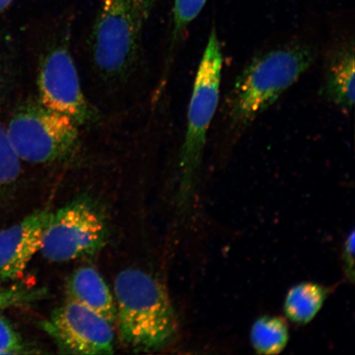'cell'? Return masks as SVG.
Masks as SVG:
<instances>
[{"label":"cell","instance_id":"obj_16","mask_svg":"<svg viewBox=\"0 0 355 355\" xmlns=\"http://www.w3.org/2000/svg\"><path fill=\"white\" fill-rule=\"evenodd\" d=\"M48 295L46 288L13 286L0 288V310L35 303Z\"/></svg>","mask_w":355,"mask_h":355},{"label":"cell","instance_id":"obj_11","mask_svg":"<svg viewBox=\"0 0 355 355\" xmlns=\"http://www.w3.org/2000/svg\"><path fill=\"white\" fill-rule=\"evenodd\" d=\"M69 300L99 314L111 324L116 322L114 296L101 273L91 266L74 270L67 282Z\"/></svg>","mask_w":355,"mask_h":355},{"label":"cell","instance_id":"obj_12","mask_svg":"<svg viewBox=\"0 0 355 355\" xmlns=\"http://www.w3.org/2000/svg\"><path fill=\"white\" fill-rule=\"evenodd\" d=\"M327 296V288L320 284H297L287 293L284 301V313L291 322L306 325L320 312Z\"/></svg>","mask_w":355,"mask_h":355},{"label":"cell","instance_id":"obj_2","mask_svg":"<svg viewBox=\"0 0 355 355\" xmlns=\"http://www.w3.org/2000/svg\"><path fill=\"white\" fill-rule=\"evenodd\" d=\"M114 296L119 335L132 352H157L174 340V308L165 287L152 275L137 268L122 270L114 279Z\"/></svg>","mask_w":355,"mask_h":355},{"label":"cell","instance_id":"obj_8","mask_svg":"<svg viewBox=\"0 0 355 355\" xmlns=\"http://www.w3.org/2000/svg\"><path fill=\"white\" fill-rule=\"evenodd\" d=\"M61 352L75 354L114 352L112 324L93 311L69 300L41 324Z\"/></svg>","mask_w":355,"mask_h":355},{"label":"cell","instance_id":"obj_10","mask_svg":"<svg viewBox=\"0 0 355 355\" xmlns=\"http://www.w3.org/2000/svg\"><path fill=\"white\" fill-rule=\"evenodd\" d=\"M354 42L345 40L333 46L326 58L322 98L344 111L354 104Z\"/></svg>","mask_w":355,"mask_h":355},{"label":"cell","instance_id":"obj_1","mask_svg":"<svg viewBox=\"0 0 355 355\" xmlns=\"http://www.w3.org/2000/svg\"><path fill=\"white\" fill-rule=\"evenodd\" d=\"M316 48L292 42L257 55L239 75L226 101L234 132H243L279 100L317 59Z\"/></svg>","mask_w":355,"mask_h":355},{"label":"cell","instance_id":"obj_13","mask_svg":"<svg viewBox=\"0 0 355 355\" xmlns=\"http://www.w3.org/2000/svg\"><path fill=\"white\" fill-rule=\"evenodd\" d=\"M208 0H175L173 8V20L171 37L166 57L165 64L159 87L166 85L168 73L171 69L178 51L184 42L189 26L205 7Z\"/></svg>","mask_w":355,"mask_h":355},{"label":"cell","instance_id":"obj_3","mask_svg":"<svg viewBox=\"0 0 355 355\" xmlns=\"http://www.w3.org/2000/svg\"><path fill=\"white\" fill-rule=\"evenodd\" d=\"M155 0H101L89 37L92 69L107 86H122L139 66Z\"/></svg>","mask_w":355,"mask_h":355},{"label":"cell","instance_id":"obj_17","mask_svg":"<svg viewBox=\"0 0 355 355\" xmlns=\"http://www.w3.org/2000/svg\"><path fill=\"white\" fill-rule=\"evenodd\" d=\"M19 333L7 318L0 316V354L28 353Z\"/></svg>","mask_w":355,"mask_h":355},{"label":"cell","instance_id":"obj_15","mask_svg":"<svg viewBox=\"0 0 355 355\" xmlns=\"http://www.w3.org/2000/svg\"><path fill=\"white\" fill-rule=\"evenodd\" d=\"M21 159L0 125V196L16 183L21 175Z\"/></svg>","mask_w":355,"mask_h":355},{"label":"cell","instance_id":"obj_14","mask_svg":"<svg viewBox=\"0 0 355 355\" xmlns=\"http://www.w3.org/2000/svg\"><path fill=\"white\" fill-rule=\"evenodd\" d=\"M290 340V330L285 319L278 316L260 317L252 324L250 343L259 354L282 353Z\"/></svg>","mask_w":355,"mask_h":355},{"label":"cell","instance_id":"obj_5","mask_svg":"<svg viewBox=\"0 0 355 355\" xmlns=\"http://www.w3.org/2000/svg\"><path fill=\"white\" fill-rule=\"evenodd\" d=\"M223 55L213 28L198 66L188 110L187 128L179 157L180 190L184 197L196 183L207 132L218 105Z\"/></svg>","mask_w":355,"mask_h":355},{"label":"cell","instance_id":"obj_18","mask_svg":"<svg viewBox=\"0 0 355 355\" xmlns=\"http://www.w3.org/2000/svg\"><path fill=\"white\" fill-rule=\"evenodd\" d=\"M343 261L345 270L349 277L354 278V232L350 234L346 239L343 252Z\"/></svg>","mask_w":355,"mask_h":355},{"label":"cell","instance_id":"obj_9","mask_svg":"<svg viewBox=\"0 0 355 355\" xmlns=\"http://www.w3.org/2000/svg\"><path fill=\"white\" fill-rule=\"evenodd\" d=\"M51 211L37 210L19 223L0 230V279L13 281L25 272L40 251Z\"/></svg>","mask_w":355,"mask_h":355},{"label":"cell","instance_id":"obj_19","mask_svg":"<svg viewBox=\"0 0 355 355\" xmlns=\"http://www.w3.org/2000/svg\"><path fill=\"white\" fill-rule=\"evenodd\" d=\"M12 2V0H0V12L6 10Z\"/></svg>","mask_w":355,"mask_h":355},{"label":"cell","instance_id":"obj_7","mask_svg":"<svg viewBox=\"0 0 355 355\" xmlns=\"http://www.w3.org/2000/svg\"><path fill=\"white\" fill-rule=\"evenodd\" d=\"M107 239L103 215L92 200L80 198L51 211L40 252L53 263H67L98 254Z\"/></svg>","mask_w":355,"mask_h":355},{"label":"cell","instance_id":"obj_6","mask_svg":"<svg viewBox=\"0 0 355 355\" xmlns=\"http://www.w3.org/2000/svg\"><path fill=\"white\" fill-rule=\"evenodd\" d=\"M37 85L38 101L46 107L68 115L79 126L98 121V113L84 94L68 31L46 37L39 56Z\"/></svg>","mask_w":355,"mask_h":355},{"label":"cell","instance_id":"obj_4","mask_svg":"<svg viewBox=\"0 0 355 355\" xmlns=\"http://www.w3.org/2000/svg\"><path fill=\"white\" fill-rule=\"evenodd\" d=\"M79 125L68 115L31 101L16 111L6 130L21 161L54 165L72 159L81 148Z\"/></svg>","mask_w":355,"mask_h":355}]
</instances>
